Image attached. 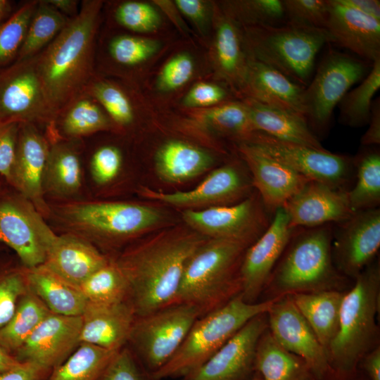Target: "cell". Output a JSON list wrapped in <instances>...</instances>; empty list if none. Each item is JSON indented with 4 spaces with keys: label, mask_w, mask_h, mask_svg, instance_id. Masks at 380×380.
Returning <instances> with one entry per match:
<instances>
[{
    "label": "cell",
    "mask_w": 380,
    "mask_h": 380,
    "mask_svg": "<svg viewBox=\"0 0 380 380\" xmlns=\"http://www.w3.org/2000/svg\"><path fill=\"white\" fill-rule=\"evenodd\" d=\"M208 239L177 227L146 237L115 260L128 283L136 317L175 304L186 265Z\"/></svg>",
    "instance_id": "cell-1"
},
{
    "label": "cell",
    "mask_w": 380,
    "mask_h": 380,
    "mask_svg": "<svg viewBox=\"0 0 380 380\" xmlns=\"http://www.w3.org/2000/svg\"><path fill=\"white\" fill-rule=\"evenodd\" d=\"M101 1L84 0L58 36L35 56L46 96L56 118L92 79L94 39Z\"/></svg>",
    "instance_id": "cell-2"
},
{
    "label": "cell",
    "mask_w": 380,
    "mask_h": 380,
    "mask_svg": "<svg viewBox=\"0 0 380 380\" xmlns=\"http://www.w3.org/2000/svg\"><path fill=\"white\" fill-rule=\"evenodd\" d=\"M250 245L238 240L208 239L186 265L175 304L191 305L201 317L240 294L239 267Z\"/></svg>",
    "instance_id": "cell-3"
},
{
    "label": "cell",
    "mask_w": 380,
    "mask_h": 380,
    "mask_svg": "<svg viewBox=\"0 0 380 380\" xmlns=\"http://www.w3.org/2000/svg\"><path fill=\"white\" fill-rule=\"evenodd\" d=\"M277 298L248 303L241 294L199 318L171 359L149 375L151 380L184 377L205 362L243 326L267 312Z\"/></svg>",
    "instance_id": "cell-4"
},
{
    "label": "cell",
    "mask_w": 380,
    "mask_h": 380,
    "mask_svg": "<svg viewBox=\"0 0 380 380\" xmlns=\"http://www.w3.org/2000/svg\"><path fill=\"white\" fill-rule=\"evenodd\" d=\"M55 213L70 233L108 244L145 234L165 220L155 207L127 202L71 203L59 205Z\"/></svg>",
    "instance_id": "cell-5"
},
{
    "label": "cell",
    "mask_w": 380,
    "mask_h": 380,
    "mask_svg": "<svg viewBox=\"0 0 380 380\" xmlns=\"http://www.w3.org/2000/svg\"><path fill=\"white\" fill-rule=\"evenodd\" d=\"M379 290V264L370 263L343 296L338 331L327 348L329 361L341 370L352 369L372 346L377 333Z\"/></svg>",
    "instance_id": "cell-6"
},
{
    "label": "cell",
    "mask_w": 380,
    "mask_h": 380,
    "mask_svg": "<svg viewBox=\"0 0 380 380\" xmlns=\"http://www.w3.org/2000/svg\"><path fill=\"white\" fill-rule=\"evenodd\" d=\"M248 31L251 58L277 70L304 87L310 81L317 53L325 44L331 43L326 30L287 22L252 26Z\"/></svg>",
    "instance_id": "cell-7"
},
{
    "label": "cell",
    "mask_w": 380,
    "mask_h": 380,
    "mask_svg": "<svg viewBox=\"0 0 380 380\" xmlns=\"http://www.w3.org/2000/svg\"><path fill=\"white\" fill-rule=\"evenodd\" d=\"M300 230L271 274L273 286L291 293L329 289L339 279L332 262L331 224Z\"/></svg>",
    "instance_id": "cell-8"
},
{
    "label": "cell",
    "mask_w": 380,
    "mask_h": 380,
    "mask_svg": "<svg viewBox=\"0 0 380 380\" xmlns=\"http://www.w3.org/2000/svg\"><path fill=\"white\" fill-rule=\"evenodd\" d=\"M200 317L196 308L179 303L135 317L128 342L148 376L176 353Z\"/></svg>",
    "instance_id": "cell-9"
},
{
    "label": "cell",
    "mask_w": 380,
    "mask_h": 380,
    "mask_svg": "<svg viewBox=\"0 0 380 380\" xmlns=\"http://www.w3.org/2000/svg\"><path fill=\"white\" fill-rule=\"evenodd\" d=\"M369 70L365 61L330 49L304 89L303 103L309 127L319 132L325 129L336 106Z\"/></svg>",
    "instance_id": "cell-10"
},
{
    "label": "cell",
    "mask_w": 380,
    "mask_h": 380,
    "mask_svg": "<svg viewBox=\"0 0 380 380\" xmlns=\"http://www.w3.org/2000/svg\"><path fill=\"white\" fill-rule=\"evenodd\" d=\"M53 112L39 78L35 56L0 69V121L54 127Z\"/></svg>",
    "instance_id": "cell-11"
},
{
    "label": "cell",
    "mask_w": 380,
    "mask_h": 380,
    "mask_svg": "<svg viewBox=\"0 0 380 380\" xmlns=\"http://www.w3.org/2000/svg\"><path fill=\"white\" fill-rule=\"evenodd\" d=\"M56 236L29 200L18 193L0 196V241L17 253L26 269L44 262Z\"/></svg>",
    "instance_id": "cell-12"
},
{
    "label": "cell",
    "mask_w": 380,
    "mask_h": 380,
    "mask_svg": "<svg viewBox=\"0 0 380 380\" xmlns=\"http://www.w3.org/2000/svg\"><path fill=\"white\" fill-rule=\"evenodd\" d=\"M243 142L305 178L335 189H345L353 165V159L348 156L280 140L260 132H253Z\"/></svg>",
    "instance_id": "cell-13"
},
{
    "label": "cell",
    "mask_w": 380,
    "mask_h": 380,
    "mask_svg": "<svg viewBox=\"0 0 380 380\" xmlns=\"http://www.w3.org/2000/svg\"><path fill=\"white\" fill-rule=\"evenodd\" d=\"M267 213L258 194L232 205L185 210L182 219L186 226L208 239L252 244L269 226L271 220Z\"/></svg>",
    "instance_id": "cell-14"
},
{
    "label": "cell",
    "mask_w": 380,
    "mask_h": 380,
    "mask_svg": "<svg viewBox=\"0 0 380 380\" xmlns=\"http://www.w3.org/2000/svg\"><path fill=\"white\" fill-rule=\"evenodd\" d=\"M252 188L250 173H246L239 164L230 163L211 171L191 190L167 193L142 186L139 194L148 199L185 210L236 203L248 197Z\"/></svg>",
    "instance_id": "cell-15"
},
{
    "label": "cell",
    "mask_w": 380,
    "mask_h": 380,
    "mask_svg": "<svg viewBox=\"0 0 380 380\" xmlns=\"http://www.w3.org/2000/svg\"><path fill=\"white\" fill-rule=\"evenodd\" d=\"M295 230L284 209L279 208L265 231L247 248L239 267L241 294L246 301L255 303Z\"/></svg>",
    "instance_id": "cell-16"
},
{
    "label": "cell",
    "mask_w": 380,
    "mask_h": 380,
    "mask_svg": "<svg viewBox=\"0 0 380 380\" xmlns=\"http://www.w3.org/2000/svg\"><path fill=\"white\" fill-rule=\"evenodd\" d=\"M266 314L273 338L286 350L303 360L315 375L322 376L329 362L328 352L291 297H277Z\"/></svg>",
    "instance_id": "cell-17"
},
{
    "label": "cell",
    "mask_w": 380,
    "mask_h": 380,
    "mask_svg": "<svg viewBox=\"0 0 380 380\" xmlns=\"http://www.w3.org/2000/svg\"><path fill=\"white\" fill-rule=\"evenodd\" d=\"M266 313L243 326L201 366L182 380H243L254 368L258 342L267 328Z\"/></svg>",
    "instance_id": "cell-18"
},
{
    "label": "cell",
    "mask_w": 380,
    "mask_h": 380,
    "mask_svg": "<svg viewBox=\"0 0 380 380\" xmlns=\"http://www.w3.org/2000/svg\"><path fill=\"white\" fill-rule=\"evenodd\" d=\"M49 148V139L36 125L20 123L14 161L7 181L44 217L50 213L43 189V177Z\"/></svg>",
    "instance_id": "cell-19"
},
{
    "label": "cell",
    "mask_w": 380,
    "mask_h": 380,
    "mask_svg": "<svg viewBox=\"0 0 380 380\" xmlns=\"http://www.w3.org/2000/svg\"><path fill=\"white\" fill-rule=\"evenodd\" d=\"M338 224L333 244L334 260L341 272L355 278L379 249L380 210L355 212Z\"/></svg>",
    "instance_id": "cell-20"
},
{
    "label": "cell",
    "mask_w": 380,
    "mask_h": 380,
    "mask_svg": "<svg viewBox=\"0 0 380 380\" xmlns=\"http://www.w3.org/2000/svg\"><path fill=\"white\" fill-rule=\"evenodd\" d=\"M81 316L49 313L37 327L15 357L53 369L61 365L80 343Z\"/></svg>",
    "instance_id": "cell-21"
},
{
    "label": "cell",
    "mask_w": 380,
    "mask_h": 380,
    "mask_svg": "<svg viewBox=\"0 0 380 380\" xmlns=\"http://www.w3.org/2000/svg\"><path fill=\"white\" fill-rule=\"evenodd\" d=\"M282 208L293 229L339 224L354 213L349 204L348 190L312 180L308 181Z\"/></svg>",
    "instance_id": "cell-22"
},
{
    "label": "cell",
    "mask_w": 380,
    "mask_h": 380,
    "mask_svg": "<svg viewBox=\"0 0 380 380\" xmlns=\"http://www.w3.org/2000/svg\"><path fill=\"white\" fill-rule=\"evenodd\" d=\"M238 150L269 213L282 208L310 181L249 144L241 142Z\"/></svg>",
    "instance_id": "cell-23"
},
{
    "label": "cell",
    "mask_w": 380,
    "mask_h": 380,
    "mask_svg": "<svg viewBox=\"0 0 380 380\" xmlns=\"http://www.w3.org/2000/svg\"><path fill=\"white\" fill-rule=\"evenodd\" d=\"M329 18L326 30L331 43L346 48L364 61L380 58V20L345 4L327 0Z\"/></svg>",
    "instance_id": "cell-24"
},
{
    "label": "cell",
    "mask_w": 380,
    "mask_h": 380,
    "mask_svg": "<svg viewBox=\"0 0 380 380\" xmlns=\"http://www.w3.org/2000/svg\"><path fill=\"white\" fill-rule=\"evenodd\" d=\"M81 317L80 343L119 350L128 342L136 315L129 301L111 304L87 301Z\"/></svg>",
    "instance_id": "cell-25"
},
{
    "label": "cell",
    "mask_w": 380,
    "mask_h": 380,
    "mask_svg": "<svg viewBox=\"0 0 380 380\" xmlns=\"http://www.w3.org/2000/svg\"><path fill=\"white\" fill-rule=\"evenodd\" d=\"M109 260L91 241L68 233L57 235L42 265L65 281L80 288L93 272Z\"/></svg>",
    "instance_id": "cell-26"
},
{
    "label": "cell",
    "mask_w": 380,
    "mask_h": 380,
    "mask_svg": "<svg viewBox=\"0 0 380 380\" xmlns=\"http://www.w3.org/2000/svg\"><path fill=\"white\" fill-rule=\"evenodd\" d=\"M304 87L259 61L248 60L244 90L248 98L305 118Z\"/></svg>",
    "instance_id": "cell-27"
},
{
    "label": "cell",
    "mask_w": 380,
    "mask_h": 380,
    "mask_svg": "<svg viewBox=\"0 0 380 380\" xmlns=\"http://www.w3.org/2000/svg\"><path fill=\"white\" fill-rule=\"evenodd\" d=\"M255 132L280 140L324 149L305 117L246 98L244 101Z\"/></svg>",
    "instance_id": "cell-28"
},
{
    "label": "cell",
    "mask_w": 380,
    "mask_h": 380,
    "mask_svg": "<svg viewBox=\"0 0 380 380\" xmlns=\"http://www.w3.org/2000/svg\"><path fill=\"white\" fill-rule=\"evenodd\" d=\"M28 291L53 314L82 316L87 300L80 288L65 281L43 265L25 271Z\"/></svg>",
    "instance_id": "cell-29"
},
{
    "label": "cell",
    "mask_w": 380,
    "mask_h": 380,
    "mask_svg": "<svg viewBox=\"0 0 380 380\" xmlns=\"http://www.w3.org/2000/svg\"><path fill=\"white\" fill-rule=\"evenodd\" d=\"M214 163L205 151L189 143L172 140L162 145L155 157L157 176L168 183H181L196 177Z\"/></svg>",
    "instance_id": "cell-30"
},
{
    "label": "cell",
    "mask_w": 380,
    "mask_h": 380,
    "mask_svg": "<svg viewBox=\"0 0 380 380\" xmlns=\"http://www.w3.org/2000/svg\"><path fill=\"white\" fill-rule=\"evenodd\" d=\"M343 293L332 289L289 296L320 343L327 349L336 336Z\"/></svg>",
    "instance_id": "cell-31"
},
{
    "label": "cell",
    "mask_w": 380,
    "mask_h": 380,
    "mask_svg": "<svg viewBox=\"0 0 380 380\" xmlns=\"http://www.w3.org/2000/svg\"><path fill=\"white\" fill-rule=\"evenodd\" d=\"M82 186V170L76 148L70 142L50 141L49 156L43 177L44 195L70 197Z\"/></svg>",
    "instance_id": "cell-32"
},
{
    "label": "cell",
    "mask_w": 380,
    "mask_h": 380,
    "mask_svg": "<svg viewBox=\"0 0 380 380\" xmlns=\"http://www.w3.org/2000/svg\"><path fill=\"white\" fill-rule=\"evenodd\" d=\"M70 139L109 129L112 120L99 103L86 92L77 96L57 115L54 126Z\"/></svg>",
    "instance_id": "cell-33"
},
{
    "label": "cell",
    "mask_w": 380,
    "mask_h": 380,
    "mask_svg": "<svg viewBox=\"0 0 380 380\" xmlns=\"http://www.w3.org/2000/svg\"><path fill=\"white\" fill-rule=\"evenodd\" d=\"M254 368L262 380H305L308 366L283 348L267 329L256 347Z\"/></svg>",
    "instance_id": "cell-34"
},
{
    "label": "cell",
    "mask_w": 380,
    "mask_h": 380,
    "mask_svg": "<svg viewBox=\"0 0 380 380\" xmlns=\"http://www.w3.org/2000/svg\"><path fill=\"white\" fill-rule=\"evenodd\" d=\"M215 53L220 72L244 90L248 61H245L239 30L229 18H222L217 24Z\"/></svg>",
    "instance_id": "cell-35"
},
{
    "label": "cell",
    "mask_w": 380,
    "mask_h": 380,
    "mask_svg": "<svg viewBox=\"0 0 380 380\" xmlns=\"http://www.w3.org/2000/svg\"><path fill=\"white\" fill-rule=\"evenodd\" d=\"M357 180L348 191V198L353 213L379 208L380 203V153L367 147L353 159Z\"/></svg>",
    "instance_id": "cell-36"
},
{
    "label": "cell",
    "mask_w": 380,
    "mask_h": 380,
    "mask_svg": "<svg viewBox=\"0 0 380 380\" xmlns=\"http://www.w3.org/2000/svg\"><path fill=\"white\" fill-rule=\"evenodd\" d=\"M118 351L80 343L61 365L52 369L49 380H98Z\"/></svg>",
    "instance_id": "cell-37"
},
{
    "label": "cell",
    "mask_w": 380,
    "mask_h": 380,
    "mask_svg": "<svg viewBox=\"0 0 380 380\" xmlns=\"http://www.w3.org/2000/svg\"><path fill=\"white\" fill-rule=\"evenodd\" d=\"M70 19L47 0L39 1L16 61L38 55L58 36Z\"/></svg>",
    "instance_id": "cell-38"
},
{
    "label": "cell",
    "mask_w": 380,
    "mask_h": 380,
    "mask_svg": "<svg viewBox=\"0 0 380 380\" xmlns=\"http://www.w3.org/2000/svg\"><path fill=\"white\" fill-rule=\"evenodd\" d=\"M49 313L37 296L26 293L11 320L0 329V347L8 353L16 352Z\"/></svg>",
    "instance_id": "cell-39"
},
{
    "label": "cell",
    "mask_w": 380,
    "mask_h": 380,
    "mask_svg": "<svg viewBox=\"0 0 380 380\" xmlns=\"http://www.w3.org/2000/svg\"><path fill=\"white\" fill-rule=\"evenodd\" d=\"M380 88V58L372 63L360 84L348 91L339 102L340 121L353 127L368 124L373 99Z\"/></svg>",
    "instance_id": "cell-40"
},
{
    "label": "cell",
    "mask_w": 380,
    "mask_h": 380,
    "mask_svg": "<svg viewBox=\"0 0 380 380\" xmlns=\"http://www.w3.org/2000/svg\"><path fill=\"white\" fill-rule=\"evenodd\" d=\"M88 302L111 304L129 301L128 283L115 260L93 272L80 286Z\"/></svg>",
    "instance_id": "cell-41"
},
{
    "label": "cell",
    "mask_w": 380,
    "mask_h": 380,
    "mask_svg": "<svg viewBox=\"0 0 380 380\" xmlns=\"http://www.w3.org/2000/svg\"><path fill=\"white\" fill-rule=\"evenodd\" d=\"M38 2L26 1L0 23V69L17 60Z\"/></svg>",
    "instance_id": "cell-42"
},
{
    "label": "cell",
    "mask_w": 380,
    "mask_h": 380,
    "mask_svg": "<svg viewBox=\"0 0 380 380\" xmlns=\"http://www.w3.org/2000/svg\"><path fill=\"white\" fill-rule=\"evenodd\" d=\"M205 124L227 135L245 141L255 132L253 127L248 110L243 103L227 102L215 106L202 115Z\"/></svg>",
    "instance_id": "cell-43"
},
{
    "label": "cell",
    "mask_w": 380,
    "mask_h": 380,
    "mask_svg": "<svg viewBox=\"0 0 380 380\" xmlns=\"http://www.w3.org/2000/svg\"><path fill=\"white\" fill-rule=\"evenodd\" d=\"M84 91L99 103L113 122L125 127L133 122L132 104L120 87L109 82L91 79Z\"/></svg>",
    "instance_id": "cell-44"
},
{
    "label": "cell",
    "mask_w": 380,
    "mask_h": 380,
    "mask_svg": "<svg viewBox=\"0 0 380 380\" xmlns=\"http://www.w3.org/2000/svg\"><path fill=\"white\" fill-rule=\"evenodd\" d=\"M158 49L156 41L128 34L115 37L108 47L112 58L125 66H135L144 63Z\"/></svg>",
    "instance_id": "cell-45"
},
{
    "label": "cell",
    "mask_w": 380,
    "mask_h": 380,
    "mask_svg": "<svg viewBox=\"0 0 380 380\" xmlns=\"http://www.w3.org/2000/svg\"><path fill=\"white\" fill-rule=\"evenodd\" d=\"M286 22L326 30L329 7L327 0H282Z\"/></svg>",
    "instance_id": "cell-46"
},
{
    "label": "cell",
    "mask_w": 380,
    "mask_h": 380,
    "mask_svg": "<svg viewBox=\"0 0 380 380\" xmlns=\"http://www.w3.org/2000/svg\"><path fill=\"white\" fill-rule=\"evenodd\" d=\"M235 16L252 26L277 25L285 18L282 0H254L232 4Z\"/></svg>",
    "instance_id": "cell-47"
},
{
    "label": "cell",
    "mask_w": 380,
    "mask_h": 380,
    "mask_svg": "<svg viewBox=\"0 0 380 380\" xmlns=\"http://www.w3.org/2000/svg\"><path fill=\"white\" fill-rule=\"evenodd\" d=\"M116 20L125 28L137 32H151L160 25V18L156 8L148 3L128 1L115 10Z\"/></svg>",
    "instance_id": "cell-48"
},
{
    "label": "cell",
    "mask_w": 380,
    "mask_h": 380,
    "mask_svg": "<svg viewBox=\"0 0 380 380\" xmlns=\"http://www.w3.org/2000/svg\"><path fill=\"white\" fill-rule=\"evenodd\" d=\"M28 291L25 272L12 271L0 278V329L13 316L18 299Z\"/></svg>",
    "instance_id": "cell-49"
},
{
    "label": "cell",
    "mask_w": 380,
    "mask_h": 380,
    "mask_svg": "<svg viewBox=\"0 0 380 380\" xmlns=\"http://www.w3.org/2000/svg\"><path fill=\"white\" fill-rule=\"evenodd\" d=\"M194 71L192 58L184 53L177 54L161 69L157 80L158 87L165 91L179 89L191 78Z\"/></svg>",
    "instance_id": "cell-50"
},
{
    "label": "cell",
    "mask_w": 380,
    "mask_h": 380,
    "mask_svg": "<svg viewBox=\"0 0 380 380\" xmlns=\"http://www.w3.org/2000/svg\"><path fill=\"white\" fill-rule=\"evenodd\" d=\"M122 163V154L118 148L113 146L99 148L91 160L92 179L99 185L110 182L118 176Z\"/></svg>",
    "instance_id": "cell-51"
},
{
    "label": "cell",
    "mask_w": 380,
    "mask_h": 380,
    "mask_svg": "<svg viewBox=\"0 0 380 380\" xmlns=\"http://www.w3.org/2000/svg\"><path fill=\"white\" fill-rule=\"evenodd\" d=\"M138 366L129 349L122 348L98 380H146L150 379ZM148 374V373H147Z\"/></svg>",
    "instance_id": "cell-52"
},
{
    "label": "cell",
    "mask_w": 380,
    "mask_h": 380,
    "mask_svg": "<svg viewBox=\"0 0 380 380\" xmlns=\"http://www.w3.org/2000/svg\"><path fill=\"white\" fill-rule=\"evenodd\" d=\"M19 124L0 121V175L6 182L14 161Z\"/></svg>",
    "instance_id": "cell-53"
},
{
    "label": "cell",
    "mask_w": 380,
    "mask_h": 380,
    "mask_svg": "<svg viewBox=\"0 0 380 380\" xmlns=\"http://www.w3.org/2000/svg\"><path fill=\"white\" fill-rule=\"evenodd\" d=\"M227 96V91L221 86L200 82L188 91L183 99V104L188 107L211 106L221 103Z\"/></svg>",
    "instance_id": "cell-54"
},
{
    "label": "cell",
    "mask_w": 380,
    "mask_h": 380,
    "mask_svg": "<svg viewBox=\"0 0 380 380\" xmlns=\"http://www.w3.org/2000/svg\"><path fill=\"white\" fill-rule=\"evenodd\" d=\"M52 369L31 362H20L0 374V380H49Z\"/></svg>",
    "instance_id": "cell-55"
},
{
    "label": "cell",
    "mask_w": 380,
    "mask_h": 380,
    "mask_svg": "<svg viewBox=\"0 0 380 380\" xmlns=\"http://www.w3.org/2000/svg\"><path fill=\"white\" fill-rule=\"evenodd\" d=\"M369 127L361 138V144L365 147H371L380 144V99L374 100L371 115L368 122Z\"/></svg>",
    "instance_id": "cell-56"
},
{
    "label": "cell",
    "mask_w": 380,
    "mask_h": 380,
    "mask_svg": "<svg viewBox=\"0 0 380 380\" xmlns=\"http://www.w3.org/2000/svg\"><path fill=\"white\" fill-rule=\"evenodd\" d=\"M175 5L179 10L195 23L201 25L206 17V9L199 0H177Z\"/></svg>",
    "instance_id": "cell-57"
},
{
    "label": "cell",
    "mask_w": 380,
    "mask_h": 380,
    "mask_svg": "<svg viewBox=\"0 0 380 380\" xmlns=\"http://www.w3.org/2000/svg\"><path fill=\"white\" fill-rule=\"evenodd\" d=\"M347 5L380 20L379 0H343Z\"/></svg>",
    "instance_id": "cell-58"
},
{
    "label": "cell",
    "mask_w": 380,
    "mask_h": 380,
    "mask_svg": "<svg viewBox=\"0 0 380 380\" xmlns=\"http://www.w3.org/2000/svg\"><path fill=\"white\" fill-rule=\"evenodd\" d=\"M365 366L372 380H380V349L376 348L365 358Z\"/></svg>",
    "instance_id": "cell-59"
},
{
    "label": "cell",
    "mask_w": 380,
    "mask_h": 380,
    "mask_svg": "<svg viewBox=\"0 0 380 380\" xmlns=\"http://www.w3.org/2000/svg\"><path fill=\"white\" fill-rule=\"evenodd\" d=\"M47 1L55 7L61 13L66 15H70L73 18L79 12V1L75 0H47Z\"/></svg>",
    "instance_id": "cell-60"
},
{
    "label": "cell",
    "mask_w": 380,
    "mask_h": 380,
    "mask_svg": "<svg viewBox=\"0 0 380 380\" xmlns=\"http://www.w3.org/2000/svg\"><path fill=\"white\" fill-rule=\"evenodd\" d=\"M20 363L15 357L0 347V374Z\"/></svg>",
    "instance_id": "cell-61"
},
{
    "label": "cell",
    "mask_w": 380,
    "mask_h": 380,
    "mask_svg": "<svg viewBox=\"0 0 380 380\" xmlns=\"http://www.w3.org/2000/svg\"><path fill=\"white\" fill-rule=\"evenodd\" d=\"M12 4L11 1L0 0V23L13 13Z\"/></svg>",
    "instance_id": "cell-62"
},
{
    "label": "cell",
    "mask_w": 380,
    "mask_h": 380,
    "mask_svg": "<svg viewBox=\"0 0 380 380\" xmlns=\"http://www.w3.org/2000/svg\"><path fill=\"white\" fill-rule=\"evenodd\" d=\"M250 380H262L258 373H256Z\"/></svg>",
    "instance_id": "cell-63"
},
{
    "label": "cell",
    "mask_w": 380,
    "mask_h": 380,
    "mask_svg": "<svg viewBox=\"0 0 380 380\" xmlns=\"http://www.w3.org/2000/svg\"><path fill=\"white\" fill-rule=\"evenodd\" d=\"M2 194L1 185L0 184V196Z\"/></svg>",
    "instance_id": "cell-64"
}]
</instances>
